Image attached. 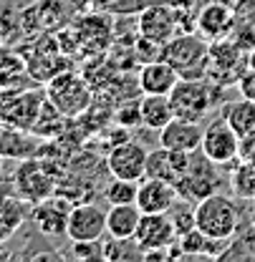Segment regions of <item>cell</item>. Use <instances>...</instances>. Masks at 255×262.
Returning <instances> with one entry per match:
<instances>
[{
  "label": "cell",
  "mask_w": 255,
  "mask_h": 262,
  "mask_svg": "<svg viewBox=\"0 0 255 262\" xmlns=\"http://www.w3.org/2000/svg\"><path fill=\"white\" fill-rule=\"evenodd\" d=\"M147 157L149 149L142 141H119L109 154H106V171L111 177L119 179H131V182H142L147 177Z\"/></svg>",
  "instance_id": "30bf717a"
},
{
  "label": "cell",
  "mask_w": 255,
  "mask_h": 262,
  "mask_svg": "<svg viewBox=\"0 0 255 262\" xmlns=\"http://www.w3.org/2000/svg\"><path fill=\"white\" fill-rule=\"evenodd\" d=\"M64 121H66V116L46 98V103H43V108H41V114H38V121H35V126H33V134L41 136V139H53V136L61 134Z\"/></svg>",
  "instance_id": "83f0119b"
},
{
  "label": "cell",
  "mask_w": 255,
  "mask_h": 262,
  "mask_svg": "<svg viewBox=\"0 0 255 262\" xmlns=\"http://www.w3.org/2000/svg\"><path fill=\"white\" fill-rule=\"evenodd\" d=\"M220 119H225L240 136L255 129V101L240 96L238 101H227L220 111Z\"/></svg>",
  "instance_id": "d4e9b609"
},
{
  "label": "cell",
  "mask_w": 255,
  "mask_h": 262,
  "mask_svg": "<svg viewBox=\"0 0 255 262\" xmlns=\"http://www.w3.org/2000/svg\"><path fill=\"white\" fill-rule=\"evenodd\" d=\"M106 234V207L84 202L73 204L68 214V227L66 237L71 242H99Z\"/></svg>",
  "instance_id": "8fae6325"
},
{
  "label": "cell",
  "mask_w": 255,
  "mask_h": 262,
  "mask_svg": "<svg viewBox=\"0 0 255 262\" xmlns=\"http://www.w3.org/2000/svg\"><path fill=\"white\" fill-rule=\"evenodd\" d=\"M238 91H240V96L255 101V68H248V71L240 76V81H238Z\"/></svg>",
  "instance_id": "836d02e7"
},
{
  "label": "cell",
  "mask_w": 255,
  "mask_h": 262,
  "mask_svg": "<svg viewBox=\"0 0 255 262\" xmlns=\"http://www.w3.org/2000/svg\"><path fill=\"white\" fill-rule=\"evenodd\" d=\"M41 141L43 139L35 136L33 131L0 124V157H5V159H15V162L31 159L38 154Z\"/></svg>",
  "instance_id": "d6986e66"
},
{
  "label": "cell",
  "mask_w": 255,
  "mask_h": 262,
  "mask_svg": "<svg viewBox=\"0 0 255 262\" xmlns=\"http://www.w3.org/2000/svg\"><path fill=\"white\" fill-rule=\"evenodd\" d=\"M71 35L76 40V48L89 51V43H94V53H101L111 43V26L101 15H86V18H79L73 23Z\"/></svg>",
  "instance_id": "44dd1931"
},
{
  "label": "cell",
  "mask_w": 255,
  "mask_h": 262,
  "mask_svg": "<svg viewBox=\"0 0 255 262\" xmlns=\"http://www.w3.org/2000/svg\"><path fill=\"white\" fill-rule=\"evenodd\" d=\"M180 81V73L162 58H152L142 66L139 71V89L142 94H162V96H169L172 89L177 86Z\"/></svg>",
  "instance_id": "ffe728a7"
},
{
  "label": "cell",
  "mask_w": 255,
  "mask_h": 262,
  "mask_svg": "<svg viewBox=\"0 0 255 262\" xmlns=\"http://www.w3.org/2000/svg\"><path fill=\"white\" fill-rule=\"evenodd\" d=\"M194 28L210 43L223 40V38H230L235 31V15H232L230 5L215 0V3H207V5L200 8V13L194 18Z\"/></svg>",
  "instance_id": "2e32d148"
},
{
  "label": "cell",
  "mask_w": 255,
  "mask_h": 262,
  "mask_svg": "<svg viewBox=\"0 0 255 262\" xmlns=\"http://www.w3.org/2000/svg\"><path fill=\"white\" fill-rule=\"evenodd\" d=\"M136 192H139V182L111 177V182H106V187H104V202H109V204H131V202H136Z\"/></svg>",
  "instance_id": "f546056e"
},
{
  "label": "cell",
  "mask_w": 255,
  "mask_h": 262,
  "mask_svg": "<svg viewBox=\"0 0 255 262\" xmlns=\"http://www.w3.org/2000/svg\"><path fill=\"white\" fill-rule=\"evenodd\" d=\"M160 58L172 66L180 78H207L210 68V40L200 33H177L160 51Z\"/></svg>",
  "instance_id": "7a4b0ae2"
},
{
  "label": "cell",
  "mask_w": 255,
  "mask_h": 262,
  "mask_svg": "<svg viewBox=\"0 0 255 262\" xmlns=\"http://www.w3.org/2000/svg\"><path fill=\"white\" fill-rule=\"evenodd\" d=\"M177 202H180V192H177V187L172 182H164V179H157V177H144L139 182L136 207L144 214L169 212Z\"/></svg>",
  "instance_id": "9a60e30c"
},
{
  "label": "cell",
  "mask_w": 255,
  "mask_h": 262,
  "mask_svg": "<svg viewBox=\"0 0 255 262\" xmlns=\"http://www.w3.org/2000/svg\"><path fill=\"white\" fill-rule=\"evenodd\" d=\"M250 68L248 63V51H243L232 38L212 40L210 43V68H207V81L218 86H238L240 76Z\"/></svg>",
  "instance_id": "52a82bcc"
},
{
  "label": "cell",
  "mask_w": 255,
  "mask_h": 262,
  "mask_svg": "<svg viewBox=\"0 0 255 262\" xmlns=\"http://www.w3.org/2000/svg\"><path fill=\"white\" fill-rule=\"evenodd\" d=\"M46 103V86H15L0 91V124L15 126V129L33 131L38 114Z\"/></svg>",
  "instance_id": "5b68a950"
},
{
  "label": "cell",
  "mask_w": 255,
  "mask_h": 262,
  "mask_svg": "<svg viewBox=\"0 0 255 262\" xmlns=\"http://www.w3.org/2000/svg\"><path fill=\"white\" fill-rule=\"evenodd\" d=\"M225 86H218L207 78H180L177 86L169 94L172 103V114L174 119H185V121H205L207 114L215 108V98Z\"/></svg>",
  "instance_id": "3957f363"
},
{
  "label": "cell",
  "mask_w": 255,
  "mask_h": 262,
  "mask_svg": "<svg viewBox=\"0 0 255 262\" xmlns=\"http://www.w3.org/2000/svg\"><path fill=\"white\" fill-rule=\"evenodd\" d=\"M134 242L142 247V252L147 250H167L177 242V229L169 217V212H154V214H144L139 220V227L134 232Z\"/></svg>",
  "instance_id": "7c38bea8"
},
{
  "label": "cell",
  "mask_w": 255,
  "mask_h": 262,
  "mask_svg": "<svg viewBox=\"0 0 255 262\" xmlns=\"http://www.w3.org/2000/svg\"><path fill=\"white\" fill-rule=\"evenodd\" d=\"M139 220H142V209L136 207V202L109 204V209H106V234L119 237V239H131L136 227H139Z\"/></svg>",
  "instance_id": "603a6c76"
},
{
  "label": "cell",
  "mask_w": 255,
  "mask_h": 262,
  "mask_svg": "<svg viewBox=\"0 0 255 262\" xmlns=\"http://www.w3.org/2000/svg\"><path fill=\"white\" fill-rule=\"evenodd\" d=\"M194 227L212 239L232 242L243 227L240 199L235 194H223V192L200 199L194 204Z\"/></svg>",
  "instance_id": "6da1fadb"
},
{
  "label": "cell",
  "mask_w": 255,
  "mask_h": 262,
  "mask_svg": "<svg viewBox=\"0 0 255 262\" xmlns=\"http://www.w3.org/2000/svg\"><path fill=\"white\" fill-rule=\"evenodd\" d=\"M200 151L218 166H232L240 159V134L225 119H218L205 126Z\"/></svg>",
  "instance_id": "9c48e42d"
},
{
  "label": "cell",
  "mask_w": 255,
  "mask_h": 262,
  "mask_svg": "<svg viewBox=\"0 0 255 262\" xmlns=\"http://www.w3.org/2000/svg\"><path fill=\"white\" fill-rule=\"evenodd\" d=\"M116 121L122 126H136L142 124V111H139V101H134L131 106H124L119 114H116Z\"/></svg>",
  "instance_id": "d6a6232c"
},
{
  "label": "cell",
  "mask_w": 255,
  "mask_h": 262,
  "mask_svg": "<svg viewBox=\"0 0 255 262\" xmlns=\"http://www.w3.org/2000/svg\"><path fill=\"white\" fill-rule=\"evenodd\" d=\"M169 217H172V222H174L177 237L185 234V232H190V229L194 227V207H190L187 199H180V202L169 209Z\"/></svg>",
  "instance_id": "4dcf8cb0"
},
{
  "label": "cell",
  "mask_w": 255,
  "mask_h": 262,
  "mask_svg": "<svg viewBox=\"0 0 255 262\" xmlns=\"http://www.w3.org/2000/svg\"><path fill=\"white\" fill-rule=\"evenodd\" d=\"M223 174L218 171V164H212L200 149L192 151L190 157V166L185 169L182 179L174 184L177 192H180V199H187V202H200L205 196L215 194L223 189Z\"/></svg>",
  "instance_id": "8992f818"
},
{
  "label": "cell",
  "mask_w": 255,
  "mask_h": 262,
  "mask_svg": "<svg viewBox=\"0 0 255 262\" xmlns=\"http://www.w3.org/2000/svg\"><path fill=\"white\" fill-rule=\"evenodd\" d=\"M13 189L21 199H26L28 204H38L46 196L56 194V177L51 174L48 164L41 159H23L18 164L15 174H13Z\"/></svg>",
  "instance_id": "ba28073f"
},
{
  "label": "cell",
  "mask_w": 255,
  "mask_h": 262,
  "mask_svg": "<svg viewBox=\"0 0 255 262\" xmlns=\"http://www.w3.org/2000/svg\"><path fill=\"white\" fill-rule=\"evenodd\" d=\"M101 255L104 260H142V247L131 239H119V237H109L106 242H101Z\"/></svg>",
  "instance_id": "f1b7e54d"
},
{
  "label": "cell",
  "mask_w": 255,
  "mask_h": 262,
  "mask_svg": "<svg viewBox=\"0 0 255 262\" xmlns=\"http://www.w3.org/2000/svg\"><path fill=\"white\" fill-rule=\"evenodd\" d=\"M248 63H250V68H255V48L248 51Z\"/></svg>",
  "instance_id": "e575fe53"
},
{
  "label": "cell",
  "mask_w": 255,
  "mask_h": 262,
  "mask_svg": "<svg viewBox=\"0 0 255 262\" xmlns=\"http://www.w3.org/2000/svg\"><path fill=\"white\" fill-rule=\"evenodd\" d=\"M205 126L200 121H185V119H172L164 129L160 131V146L174 149V151H197L202 144Z\"/></svg>",
  "instance_id": "ac0fdd59"
},
{
  "label": "cell",
  "mask_w": 255,
  "mask_h": 262,
  "mask_svg": "<svg viewBox=\"0 0 255 262\" xmlns=\"http://www.w3.org/2000/svg\"><path fill=\"white\" fill-rule=\"evenodd\" d=\"M68 214H71V202L61 194L46 196L43 202L31 207V222L46 237H66Z\"/></svg>",
  "instance_id": "4fadbf2b"
},
{
  "label": "cell",
  "mask_w": 255,
  "mask_h": 262,
  "mask_svg": "<svg viewBox=\"0 0 255 262\" xmlns=\"http://www.w3.org/2000/svg\"><path fill=\"white\" fill-rule=\"evenodd\" d=\"M31 220V204L18 194H0V245Z\"/></svg>",
  "instance_id": "7402d4cb"
},
{
  "label": "cell",
  "mask_w": 255,
  "mask_h": 262,
  "mask_svg": "<svg viewBox=\"0 0 255 262\" xmlns=\"http://www.w3.org/2000/svg\"><path fill=\"white\" fill-rule=\"evenodd\" d=\"M139 111H142V126H147L149 131H157V134L174 119L169 96H162V94H142Z\"/></svg>",
  "instance_id": "cb8c5ba5"
},
{
  "label": "cell",
  "mask_w": 255,
  "mask_h": 262,
  "mask_svg": "<svg viewBox=\"0 0 255 262\" xmlns=\"http://www.w3.org/2000/svg\"><path fill=\"white\" fill-rule=\"evenodd\" d=\"M190 151H174L167 146H157L147 157V177H157V179L177 184L185 169L190 166Z\"/></svg>",
  "instance_id": "e0dca14e"
},
{
  "label": "cell",
  "mask_w": 255,
  "mask_h": 262,
  "mask_svg": "<svg viewBox=\"0 0 255 262\" xmlns=\"http://www.w3.org/2000/svg\"><path fill=\"white\" fill-rule=\"evenodd\" d=\"M28 63L26 56H21L18 51L10 48H0V91L3 89H15L23 83V78H28Z\"/></svg>",
  "instance_id": "484cf974"
},
{
  "label": "cell",
  "mask_w": 255,
  "mask_h": 262,
  "mask_svg": "<svg viewBox=\"0 0 255 262\" xmlns=\"http://www.w3.org/2000/svg\"><path fill=\"white\" fill-rule=\"evenodd\" d=\"M71 245H73V257L79 260H96V257L104 260L101 242H71Z\"/></svg>",
  "instance_id": "1f68e13d"
},
{
  "label": "cell",
  "mask_w": 255,
  "mask_h": 262,
  "mask_svg": "<svg viewBox=\"0 0 255 262\" xmlns=\"http://www.w3.org/2000/svg\"><path fill=\"white\" fill-rule=\"evenodd\" d=\"M46 98L64 114L66 119H76L91 106V86L76 71H61L46 81Z\"/></svg>",
  "instance_id": "277c9868"
},
{
  "label": "cell",
  "mask_w": 255,
  "mask_h": 262,
  "mask_svg": "<svg viewBox=\"0 0 255 262\" xmlns=\"http://www.w3.org/2000/svg\"><path fill=\"white\" fill-rule=\"evenodd\" d=\"M230 192L240 202H255V164L238 159L230 171Z\"/></svg>",
  "instance_id": "4316f807"
},
{
  "label": "cell",
  "mask_w": 255,
  "mask_h": 262,
  "mask_svg": "<svg viewBox=\"0 0 255 262\" xmlns=\"http://www.w3.org/2000/svg\"><path fill=\"white\" fill-rule=\"evenodd\" d=\"M136 31L142 38L164 46L167 40H172L177 35V13L169 8V5H149L139 13V20H136Z\"/></svg>",
  "instance_id": "5bb4252c"
},
{
  "label": "cell",
  "mask_w": 255,
  "mask_h": 262,
  "mask_svg": "<svg viewBox=\"0 0 255 262\" xmlns=\"http://www.w3.org/2000/svg\"><path fill=\"white\" fill-rule=\"evenodd\" d=\"M5 162H8V159H5V157H0V179H3V174H5Z\"/></svg>",
  "instance_id": "d590c367"
}]
</instances>
